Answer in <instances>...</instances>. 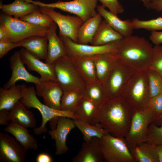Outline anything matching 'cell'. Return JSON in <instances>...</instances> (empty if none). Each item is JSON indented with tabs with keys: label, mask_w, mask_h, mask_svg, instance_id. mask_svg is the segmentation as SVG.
Listing matches in <instances>:
<instances>
[{
	"label": "cell",
	"mask_w": 162,
	"mask_h": 162,
	"mask_svg": "<svg viewBox=\"0 0 162 162\" xmlns=\"http://www.w3.org/2000/svg\"><path fill=\"white\" fill-rule=\"evenodd\" d=\"M141 1L144 6L147 8L149 9V4L151 0H140Z\"/></svg>",
	"instance_id": "cell-50"
},
{
	"label": "cell",
	"mask_w": 162,
	"mask_h": 162,
	"mask_svg": "<svg viewBox=\"0 0 162 162\" xmlns=\"http://www.w3.org/2000/svg\"><path fill=\"white\" fill-rule=\"evenodd\" d=\"M9 61L12 74L9 80L3 85V88H9L20 80L35 84L40 81V78L31 74L26 69L19 51H15L10 56Z\"/></svg>",
	"instance_id": "cell-17"
},
{
	"label": "cell",
	"mask_w": 162,
	"mask_h": 162,
	"mask_svg": "<svg viewBox=\"0 0 162 162\" xmlns=\"http://www.w3.org/2000/svg\"><path fill=\"white\" fill-rule=\"evenodd\" d=\"M84 92L78 90L64 91L61 103V110L73 112L83 96Z\"/></svg>",
	"instance_id": "cell-34"
},
{
	"label": "cell",
	"mask_w": 162,
	"mask_h": 162,
	"mask_svg": "<svg viewBox=\"0 0 162 162\" xmlns=\"http://www.w3.org/2000/svg\"><path fill=\"white\" fill-rule=\"evenodd\" d=\"M74 121L76 127L82 133L84 141L94 137L101 139L104 135L108 133L99 123L92 124L77 119H74Z\"/></svg>",
	"instance_id": "cell-32"
},
{
	"label": "cell",
	"mask_w": 162,
	"mask_h": 162,
	"mask_svg": "<svg viewBox=\"0 0 162 162\" xmlns=\"http://www.w3.org/2000/svg\"><path fill=\"white\" fill-rule=\"evenodd\" d=\"M153 47L144 38L132 35L120 41L115 55L135 71L149 68Z\"/></svg>",
	"instance_id": "cell-2"
},
{
	"label": "cell",
	"mask_w": 162,
	"mask_h": 162,
	"mask_svg": "<svg viewBox=\"0 0 162 162\" xmlns=\"http://www.w3.org/2000/svg\"><path fill=\"white\" fill-rule=\"evenodd\" d=\"M27 151L14 137L0 133V162H24Z\"/></svg>",
	"instance_id": "cell-13"
},
{
	"label": "cell",
	"mask_w": 162,
	"mask_h": 162,
	"mask_svg": "<svg viewBox=\"0 0 162 162\" xmlns=\"http://www.w3.org/2000/svg\"><path fill=\"white\" fill-rule=\"evenodd\" d=\"M147 70L135 71L124 90L122 97L134 110L148 107L150 98Z\"/></svg>",
	"instance_id": "cell-3"
},
{
	"label": "cell",
	"mask_w": 162,
	"mask_h": 162,
	"mask_svg": "<svg viewBox=\"0 0 162 162\" xmlns=\"http://www.w3.org/2000/svg\"><path fill=\"white\" fill-rule=\"evenodd\" d=\"M39 6L24 0H15L12 3H0V9L5 14L19 19L38 9Z\"/></svg>",
	"instance_id": "cell-30"
},
{
	"label": "cell",
	"mask_w": 162,
	"mask_h": 162,
	"mask_svg": "<svg viewBox=\"0 0 162 162\" xmlns=\"http://www.w3.org/2000/svg\"><path fill=\"white\" fill-rule=\"evenodd\" d=\"M19 42L20 47L25 48L40 59H46L48 44L47 36H33Z\"/></svg>",
	"instance_id": "cell-27"
},
{
	"label": "cell",
	"mask_w": 162,
	"mask_h": 162,
	"mask_svg": "<svg viewBox=\"0 0 162 162\" xmlns=\"http://www.w3.org/2000/svg\"><path fill=\"white\" fill-rule=\"evenodd\" d=\"M133 110L122 97L106 99L98 107L91 124L99 123L108 133L124 138L130 128Z\"/></svg>",
	"instance_id": "cell-1"
},
{
	"label": "cell",
	"mask_w": 162,
	"mask_h": 162,
	"mask_svg": "<svg viewBox=\"0 0 162 162\" xmlns=\"http://www.w3.org/2000/svg\"><path fill=\"white\" fill-rule=\"evenodd\" d=\"M102 4V5L104 8H108L109 11L117 15L121 14L124 11V9L118 0H98Z\"/></svg>",
	"instance_id": "cell-41"
},
{
	"label": "cell",
	"mask_w": 162,
	"mask_h": 162,
	"mask_svg": "<svg viewBox=\"0 0 162 162\" xmlns=\"http://www.w3.org/2000/svg\"><path fill=\"white\" fill-rule=\"evenodd\" d=\"M98 108L93 102L83 95L73 113L76 119L91 124Z\"/></svg>",
	"instance_id": "cell-31"
},
{
	"label": "cell",
	"mask_w": 162,
	"mask_h": 162,
	"mask_svg": "<svg viewBox=\"0 0 162 162\" xmlns=\"http://www.w3.org/2000/svg\"><path fill=\"white\" fill-rule=\"evenodd\" d=\"M83 95L98 107L106 99L102 84L98 80L86 84Z\"/></svg>",
	"instance_id": "cell-33"
},
{
	"label": "cell",
	"mask_w": 162,
	"mask_h": 162,
	"mask_svg": "<svg viewBox=\"0 0 162 162\" xmlns=\"http://www.w3.org/2000/svg\"><path fill=\"white\" fill-rule=\"evenodd\" d=\"M104 160L101 139L96 137L85 141L78 153L72 160L73 162H102Z\"/></svg>",
	"instance_id": "cell-18"
},
{
	"label": "cell",
	"mask_w": 162,
	"mask_h": 162,
	"mask_svg": "<svg viewBox=\"0 0 162 162\" xmlns=\"http://www.w3.org/2000/svg\"><path fill=\"white\" fill-rule=\"evenodd\" d=\"M149 39L155 45H160L162 44V31L151 32Z\"/></svg>",
	"instance_id": "cell-43"
},
{
	"label": "cell",
	"mask_w": 162,
	"mask_h": 162,
	"mask_svg": "<svg viewBox=\"0 0 162 162\" xmlns=\"http://www.w3.org/2000/svg\"><path fill=\"white\" fill-rule=\"evenodd\" d=\"M101 141L104 160L108 162H136L124 138L107 133Z\"/></svg>",
	"instance_id": "cell-8"
},
{
	"label": "cell",
	"mask_w": 162,
	"mask_h": 162,
	"mask_svg": "<svg viewBox=\"0 0 162 162\" xmlns=\"http://www.w3.org/2000/svg\"><path fill=\"white\" fill-rule=\"evenodd\" d=\"M135 71L117 59L113 68L102 84L106 99L122 97L128 81Z\"/></svg>",
	"instance_id": "cell-6"
},
{
	"label": "cell",
	"mask_w": 162,
	"mask_h": 162,
	"mask_svg": "<svg viewBox=\"0 0 162 162\" xmlns=\"http://www.w3.org/2000/svg\"><path fill=\"white\" fill-rule=\"evenodd\" d=\"M150 8L158 12L162 11V0H151L149 6Z\"/></svg>",
	"instance_id": "cell-45"
},
{
	"label": "cell",
	"mask_w": 162,
	"mask_h": 162,
	"mask_svg": "<svg viewBox=\"0 0 162 162\" xmlns=\"http://www.w3.org/2000/svg\"><path fill=\"white\" fill-rule=\"evenodd\" d=\"M19 19L34 25L49 28L54 22L48 15L41 12L39 8Z\"/></svg>",
	"instance_id": "cell-35"
},
{
	"label": "cell",
	"mask_w": 162,
	"mask_h": 162,
	"mask_svg": "<svg viewBox=\"0 0 162 162\" xmlns=\"http://www.w3.org/2000/svg\"><path fill=\"white\" fill-rule=\"evenodd\" d=\"M124 38L105 20H102L92 39L91 45L101 46L120 41Z\"/></svg>",
	"instance_id": "cell-25"
},
{
	"label": "cell",
	"mask_w": 162,
	"mask_h": 162,
	"mask_svg": "<svg viewBox=\"0 0 162 162\" xmlns=\"http://www.w3.org/2000/svg\"><path fill=\"white\" fill-rule=\"evenodd\" d=\"M0 22L4 24L9 30V41L14 43L33 36H47L50 30L49 28L34 25L4 13L0 14Z\"/></svg>",
	"instance_id": "cell-7"
},
{
	"label": "cell",
	"mask_w": 162,
	"mask_h": 162,
	"mask_svg": "<svg viewBox=\"0 0 162 162\" xmlns=\"http://www.w3.org/2000/svg\"><path fill=\"white\" fill-rule=\"evenodd\" d=\"M150 98L162 94V76L158 72L147 70Z\"/></svg>",
	"instance_id": "cell-36"
},
{
	"label": "cell",
	"mask_w": 162,
	"mask_h": 162,
	"mask_svg": "<svg viewBox=\"0 0 162 162\" xmlns=\"http://www.w3.org/2000/svg\"><path fill=\"white\" fill-rule=\"evenodd\" d=\"M57 26L54 22L50 28L47 36L48 41L47 54L45 62L51 64L56 60L67 55L64 45L56 34Z\"/></svg>",
	"instance_id": "cell-19"
},
{
	"label": "cell",
	"mask_w": 162,
	"mask_h": 162,
	"mask_svg": "<svg viewBox=\"0 0 162 162\" xmlns=\"http://www.w3.org/2000/svg\"><path fill=\"white\" fill-rule=\"evenodd\" d=\"M96 10L112 28L124 37L132 35L134 29L131 20H121L117 15L106 10L102 5L97 6Z\"/></svg>",
	"instance_id": "cell-22"
},
{
	"label": "cell",
	"mask_w": 162,
	"mask_h": 162,
	"mask_svg": "<svg viewBox=\"0 0 162 162\" xmlns=\"http://www.w3.org/2000/svg\"><path fill=\"white\" fill-rule=\"evenodd\" d=\"M40 11L47 15L56 23L59 28V35L68 37L77 43V35L78 29L84 22L80 17L63 15L50 7L39 6Z\"/></svg>",
	"instance_id": "cell-12"
},
{
	"label": "cell",
	"mask_w": 162,
	"mask_h": 162,
	"mask_svg": "<svg viewBox=\"0 0 162 162\" xmlns=\"http://www.w3.org/2000/svg\"><path fill=\"white\" fill-rule=\"evenodd\" d=\"M148 69L156 71L162 76V46L160 45L153 47Z\"/></svg>",
	"instance_id": "cell-39"
},
{
	"label": "cell",
	"mask_w": 162,
	"mask_h": 162,
	"mask_svg": "<svg viewBox=\"0 0 162 162\" xmlns=\"http://www.w3.org/2000/svg\"><path fill=\"white\" fill-rule=\"evenodd\" d=\"M59 36L64 45L67 55L70 57H93L103 54H115L121 40L101 46L89 45L75 43L67 37Z\"/></svg>",
	"instance_id": "cell-11"
},
{
	"label": "cell",
	"mask_w": 162,
	"mask_h": 162,
	"mask_svg": "<svg viewBox=\"0 0 162 162\" xmlns=\"http://www.w3.org/2000/svg\"><path fill=\"white\" fill-rule=\"evenodd\" d=\"M153 122L148 108L134 110L130 128L124 137L129 147L146 142L149 125Z\"/></svg>",
	"instance_id": "cell-9"
},
{
	"label": "cell",
	"mask_w": 162,
	"mask_h": 162,
	"mask_svg": "<svg viewBox=\"0 0 162 162\" xmlns=\"http://www.w3.org/2000/svg\"><path fill=\"white\" fill-rule=\"evenodd\" d=\"M9 111L6 110H0V124L1 125L7 126L9 124V123L7 120Z\"/></svg>",
	"instance_id": "cell-47"
},
{
	"label": "cell",
	"mask_w": 162,
	"mask_h": 162,
	"mask_svg": "<svg viewBox=\"0 0 162 162\" xmlns=\"http://www.w3.org/2000/svg\"><path fill=\"white\" fill-rule=\"evenodd\" d=\"M3 130L12 134L27 151L37 149V141L33 135L29 133L27 128L11 122Z\"/></svg>",
	"instance_id": "cell-23"
},
{
	"label": "cell",
	"mask_w": 162,
	"mask_h": 162,
	"mask_svg": "<svg viewBox=\"0 0 162 162\" xmlns=\"http://www.w3.org/2000/svg\"><path fill=\"white\" fill-rule=\"evenodd\" d=\"M147 108L151 111L154 122L162 114V94L150 98Z\"/></svg>",
	"instance_id": "cell-40"
},
{
	"label": "cell",
	"mask_w": 162,
	"mask_h": 162,
	"mask_svg": "<svg viewBox=\"0 0 162 162\" xmlns=\"http://www.w3.org/2000/svg\"><path fill=\"white\" fill-rule=\"evenodd\" d=\"M36 90L33 86L27 87L23 97L20 100L21 102L28 108H33L38 110L42 117V123L38 127L34 129V133L40 135L47 131L46 125L48 122L60 116H64L76 119L73 112L53 109L42 104L37 96Z\"/></svg>",
	"instance_id": "cell-4"
},
{
	"label": "cell",
	"mask_w": 162,
	"mask_h": 162,
	"mask_svg": "<svg viewBox=\"0 0 162 162\" xmlns=\"http://www.w3.org/2000/svg\"><path fill=\"white\" fill-rule=\"evenodd\" d=\"M94 56H70L76 70L86 84L98 80L94 60Z\"/></svg>",
	"instance_id": "cell-20"
},
{
	"label": "cell",
	"mask_w": 162,
	"mask_h": 162,
	"mask_svg": "<svg viewBox=\"0 0 162 162\" xmlns=\"http://www.w3.org/2000/svg\"><path fill=\"white\" fill-rule=\"evenodd\" d=\"M117 58L115 54L105 53L94 57L97 80L102 84L105 80L116 64Z\"/></svg>",
	"instance_id": "cell-26"
},
{
	"label": "cell",
	"mask_w": 162,
	"mask_h": 162,
	"mask_svg": "<svg viewBox=\"0 0 162 162\" xmlns=\"http://www.w3.org/2000/svg\"><path fill=\"white\" fill-rule=\"evenodd\" d=\"M10 33L7 26L3 23H0V42L9 41Z\"/></svg>",
	"instance_id": "cell-44"
},
{
	"label": "cell",
	"mask_w": 162,
	"mask_h": 162,
	"mask_svg": "<svg viewBox=\"0 0 162 162\" xmlns=\"http://www.w3.org/2000/svg\"><path fill=\"white\" fill-rule=\"evenodd\" d=\"M53 65L57 81L63 92L84 91L86 84L76 70L70 56H64L56 60Z\"/></svg>",
	"instance_id": "cell-5"
},
{
	"label": "cell",
	"mask_w": 162,
	"mask_h": 162,
	"mask_svg": "<svg viewBox=\"0 0 162 162\" xmlns=\"http://www.w3.org/2000/svg\"><path fill=\"white\" fill-rule=\"evenodd\" d=\"M131 22L134 29H144L151 32L162 30L161 17L146 20L134 18Z\"/></svg>",
	"instance_id": "cell-37"
},
{
	"label": "cell",
	"mask_w": 162,
	"mask_h": 162,
	"mask_svg": "<svg viewBox=\"0 0 162 162\" xmlns=\"http://www.w3.org/2000/svg\"><path fill=\"white\" fill-rule=\"evenodd\" d=\"M158 157L159 162H162V146H155Z\"/></svg>",
	"instance_id": "cell-48"
},
{
	"label": "cell",
	"mask_w": 162,
	"mask_h": 162,
	"mask_svg": "<svg viewBox=\"0 0 162 162\" xmlns=\"http://www.w3.org/2000/svg\"><path fill=\"white\" fill-rule=\"evenodd\" d=\"M102 18L101 15L97 12L94 16L84 22L78 31L77 43L91 44L93 37L102 20Z\"/></svg>",
	"instance_id": "cell-28"
},
{
	"label": "cell",
	"mask_w": 162,
	"mask_h": 162,
	"mask_svg": "<svg viewBox=\"0 0 162 162\" xmlns=\"http://www.w3.org/2000/svg\"><path fill=\"white\" fill-rule=\"evenodd\" d=\"M24 83L14 85L6 89L0 88V110L9 111L23 97L27 88Z\"/></svg>",
	"instance_id": "cell-24"
},
{
	"label": "cell",
	"mask_w": 162,
	"mask_h": 162,
	"mask_svg": "<svg viewBox=\"0 0 162 162\" xmlns=\"http://www.w3.org/2000/svg\"><path fill=\"white\" fill-rule=\"evenodd\" d=\"M28 1L38 6L58 8L63 11L74 14L80 18L84 22L97 13L96 8L98 0H73L67 2L58 1L50 3H45L32 0H28Z\"/></svg>",
	"instance_id": "cell-10"
},
{
	"label": "cell",
	"mask_w": 162,
	"mask_h": 162,
	"mask_svg": "<svg viewBox=\"0 0 162 162\" xmlns=\"http://www.w3.org/2000/svg\"><path fill=\"white\" fill-rule=\"evenodd\" d=\"M76 126L74 119L64 116L57 118L56 128L49 131L48 133L55 141L56 155H62L69 149L66 145L68 135Z\"/></svg>",
	"instance_id": "cell-15"
},
{
	"label": "cell",
	"mask_w": 162,
	"mask_h": 162,
	"mask_svg": "<svg viewBox=\"0 0 162 162\" xmlns=\"http://www.w3.org/2000/svg\"><path fill=\"white\" fill-rule=\"evenodd\" d=\"M35 85L37 94L43 98L45 104L53 109L61 110L63 91L57 82L40 81Z\"/></svg>",
	"instance_id": "cell-14"
},
{
	"label": "cell",
	"mask_w": 162,
	"mask_h": 162,
	"mask_svg": "<svg viewBox=\"0 0 162 162\" xmlns=\"http://www.w3.org/2000/svg\"><path fill=\"white\" fill-rule=\"evenodd\" d=\"M52 159L50 156L44 153L39 154L36 159L37 162H52Z\"/></svg>",
	"instance_id": "cell-46"
},
{
	"label": "cell",
	"mask_w": 162,
	"mask_h": 162,
	"mask_svg": "<svg viewBox=\"0 0 162 162\" xmlns=\"http://www.w3.org/2000/svg\"><path fill=\"white\" fill-rule=\"evenodd\" d=\"M136 162H159L156 146L147 142L129 147Z\"/></svg>",
	"instance_id": "cell-29"
},
{
	"label": "cell",
	"mask_w": 162,
	"mask_h": 162,
	"mask_svg": "<svg viewBox=\"0 0 162 162\" xmlns=\"http://www.w3.org/2000/svg\"><path fill=\"white\" fill-rule=\"evenodd\" d=\"M146 142L155 146H162V125L159 127L153 122L150 124Z\"/></svg>",
	"instance_id": "cell-38"
},
{
	"label": "cell",
	"mask_w": 162,
	"mask_h": 162,
	"mask_svg": "<svg viewBox=\"0 0 162 162\" xmlns=\"http://www.w3.org/2000/svg\"><path fill=\"white\" fill-rule=\"evenodd\" d=\"M153 122L157 126L162 125V114L156 119Z\"/></svg>",
	"instance_id": "cell-49"
},
{
	"label": "cell",
	"mask_w": 162,
	"mask_h": 162,
	"mask_svg": "<svg viewBox=\"0 0 162 162\" xmlns=\"http://www.w3.org/2000/svg\"><path fill=\"white\" fill-rule=\"evenodd\" d=\"M20 47L19 42L14 43L9 41L0 42V58L4 56L11 49Z\"/></svg>",
	"instance_id": "cell-42"
},
{
	"label": "cell",
	"mask_w": 162,
	"mask_h": 162,
	"mask_svg": "<svg viewBox=\"0 0 162 162\" xmlns=\"http://www.w3.org/2000/svg\"><path fill=\"white\" fill-rule=\"evenodd\" d=\"M21 59L28 70L38 73L40 81H57L53 64L43 62L39 58L22 47L19 51Z\"/></svg>",
	"instance_id": "cell-16"
},
{
	"label": "cell",
	"mask_w": 162,
	"mask_h": 162,
	"mask_svg": "<svg viewBox=\"0 0 162 162\" xmlns=\"http://www.w3.org/2000/svg\"><path fill=\"white\" fill-rule=\"evenodd\" d=\"M7 120L27 128H35L36 120L34 113L28 110L20 100L8 112Z\"/></svg>",
	"instance_id": "cell-21"
}]
</instances>
